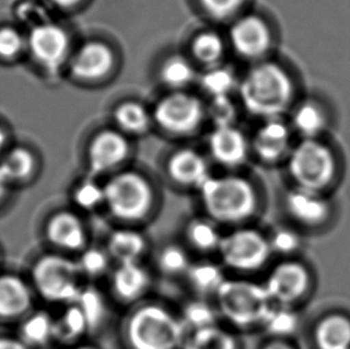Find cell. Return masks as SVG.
I'll use <instances>...</instances> for the list:
<instances>
[{"mask_svg":"<svg viewBox=\"0 0 350 349\" xmlns=\"http://www.w3.org/2000/svg\"><path fill=\"white\" fill-rule=\"evenodd\" d=\"M245 108L265 120L282 118L298 101V83L279 62H260L254 67L241 86Z\"/></svg>","mask_w":350,"mask_h":349,"instance_id":"obj_1","label":"cell"},{"mask_svg":"<svg viewBox=\"0 0 350 349\" xmlns=\"http://www.w3.org/2000/svg\"><path fill=\"white\" fill-rule=\"evenodd\" d=\"M199 190L206 212L215 222H244L257 208L255 189L247 179L239 176H211Z\"/></svg>","mask_w":350,"mask_h":349,"instance_id":"obj_2","label":"cell"},{"mask_svg":"<svg viewBox=\"0 0 350 349\" xmlns=\"http://www.w3.org/2000/svg\"><path fill=\"white\" fill-rule=\"evenodd\" d=\"M126 339L132 349H178L185 345V323L165 307L144 305L128 318Z\"/></svg>","mask_w":350,"mask_h":349,"instance_id":"obj_3","label":"cell"},{"mask_svg":"<svg viewBox=\"0 0 350 349\" xmlns=\"http://www.w3.org/2000/svg\"><path fill=\"white\" fill-rule=\"evenodd\" d=\"M288 170L299 188L321 193L336 176V153L324 138L300 139L289 153Z\"/></svg>","mask_w":350,"mask_h":349,"instance_id":"obj_4","label":"cell"},{"mask_svg":"<svg viewBox=\"0 0 350 349\" xmlns=\"http://www.w3.org/2000/svg\"><path fill=\"white\" fill-rule=\"evenodd\" d=\"M215 296L221 315L239 328L263 324L273 309L265 285L245 280H225Z\"/></svg>","mask_w":350,"mask_h":349,"instance_id":"obj_5","label":"cell"},{"mask_svg":"<svg viewBox=\"0 0 350 349\" xmlns=\"http://www.w3.org/2000/svg\"><path fill=\"white\" fill-rule=\"evenodd\" d=\"M105 205L110 213L124 222L140 220L150 212L153 190L142 174L123 171L105 183Z\"/></svg>","mask_w":350,"mask_h":349,"instance_id":"obj_6","label":"cell"},{"mask_svg":"<svg viewBox=\"0 0 350 349\" xmlns=\"http://www.w3.org/2000/svg\"><path fill=\"white\" fill-rule=\"evenodd\" d=\"M81 275L78 263L64 256H44L33 268L38 292L54 302H76L81 291Z\"/></svg>","mask_w":350,"mask_h":349,"instance_id":"obj_7","label":"cell"},{"mask_svg":"<svg viewBox=\"0 0 350 349\" xmlns=\"http://www.w3.org/2000/svg\"><path fill=\"white\" fill-rule=\"evenodd\" d=\"M224 263L239 272L262 268L271 254L269 240L252 229H239L224 236L219 246Z\"/></svg>","mask_w":350,"mask_h":349,"instance_id":"obj_8","label":"cell"},{"mask_svg":"<svg viewBox=\"0 0 350 349\" xmlns=\"http://www.w3.org/2000/svg\"><path fill=\"white\" fill-rule=\"evenodd\" d=\"M289 112V126L300 139L325 138L336 120L332 103L319 94L299 99Z\"/></svg>","mask_w":350,"mask_h":349,"instance_id":"obj_9","label":"cell"},{"mask_svg":"<svg viewBox=\"0 0 350 349\" xmlns=\"http://www.w3.org/2000/svg\"><path fill=\"white\" fill-rule=\"evenodd\" d=\"M157 123L174 134H188L199 127L204 118V108L199 99L190 94L176 92L157 104Z\"/></svg>","mask_w":350,"mask_h":349,"instance_id":"obj_10","label":"cell"},{"mask_svg":"<svg viewBox=\"0 0 350 349\" xmlns=\"http://www.w3.org/2000/svg\"><path fill=\"white\" fill-rule=\"evenodd\" d=\"M27 47L38 65L47 71H57L68 54L70 38L57 24L40 23L30 30Z\"/></svg>","mask_w":350,"mask_h":349,"instance_id":"obj_11","label":"cell"},{"mask_svg":"<svg viewBox=\"0 0 350 349\" xmlns=\"http://www.w3.org/2000/svg\"><path fill=\"white\" fill-rule=\"evenodd\" d=\"M308 285L310 275L304 266L297 262H284L273 269L265 287L273 302L289 305L303 297Z\"/></svg>","mask_w":350,"mask_h":349,"instance_id":"obj_12","label":"cell"},{"mask_svg":"<svg viewBox=\"0 0 350 349\" xmlns=\"http://www.w3.org/2000/svg\"><path fill=\"white\" fill-rule=\"evenodd\" d=\"M230 38L237 53L250 59L263 57L273 44L269 25L257 16H246L237 21L230 31Z\"/></svg>","mask_w":350,"mask_h":349,"instance_id":"obj_13","label":"cell"},{"mask_svg":"<svg viewBox=\"0 0 350 349\" xmlns=\"http://www.w3.org/2000/svg\"><path fill=\"white\" fill-rule=\"evenodd\" d=\"M128 151V142L122 134L115 131L98 133L88 151L91 174L98 176L113 170L127 158Z\"/></svg>","mask_w":350,"mask_h":349,"instance_id":"obj_14","label":"cell"},{"mask_svg":"<svg viewBox=\"0 0 350 349\" xmlns=\"http://www.w3.org/2000/svg\"><path fill=\"white\" fill-rule=\"evenodd\" d=\"M293 131L282 118L265 120L256 133L254 148L262 161L274 163L289 156L292 151Z\"/></svg>","mask_w":350,"mask_h":349,"instance_id":"obj_15","label":"cell"},{"mask_svg":"<svg viewBox=\"0 0 350 349\" xmlns=\"http://www.w3.org/2000/svg\"><path fill=\"white\" fill-rule=\"evenodd\" d=\"M114 66V54L105 43H86L72 59L73 76L85 81H98Z\"/></svg>","mask_w":350,"mask_h":349,"instance_id":"obj_16","label":"cell"},{"mask_svg":"<svg viewBox=\"0 0 350 349\" xmlns=\"http://www.w3.org/2000/svg\"><path fill=\"white\" fill-rule=\"evenodd\" d=\"M247 148L245 137L233 126L217 127L209 138V150L214 159L228 168L243 164Z\"/></svg>","mask_w":350,"mask_h":349,"instance_id":"obj_17","label":"cell"},{"mask_svg":"<svg viewBox=\"0 0 350 349\" xmlns=\"http://www.w3.org/2000/svg\"><path fill=\"white\" fill-rule=\"evenodd\" d=\"M167 172L176 183L198 189L211 177L206 159L190 148L180 150L171 156Z\"/></svg>","mask_w":350,"mask_h":349,"instance_id":"obj_18","label":"cell"},{"mask_svg":"<svg viewBox=\"0 0 350 349\" xmlns=\"http://www.w3.org/2000/svg\"><path fill=\"white\" fill-rule=\"evenodd\" d=\"M287 207L291 216L308 227H317L329 217V205L319 192L299 188L289 194Z\"/></svg>","mask_w":350,"mask_h":349,"instance_id":"obj_19","label":"cell"},{"mask_svg":"<svg viewBox=\"0 0 350 349\" xmlns=\"http://www.w3.org/2000/svg\"><path fill=\"white\" fill-rule=\"evenodd\" d=\"M47 236L54 246L65 250H81L86 244L84 225L71 212H60L53 216L48 222Z\"/></svg>","mask_w":350,"mask_h":349,"instance_id":"obj_20","label":"cell"},{"mask_svg":"<svg viewBox=\"0 0 350 349\" xmlns=\"http://www.w3.org/2000/svg\"><path fill=\"white\" fill-rule=\"evenodd\" d=\"M111 286L120 300L134 302L146 293L150 286V275L139 262L118 264L113 274Z\"/></svg>","mask_w":350,"mask_h":349,"instance_id":"obj_21","label":"cell"},{"mask_svg":"<svg viewBox=\"0 0 350 349\" xmlns=\"http://www.w3.org/2000/svg\"><path fill=\"white\" fill-rule=\"evenodd\" d=\"M145 250V237L135 230H118L111 233L108 241V254L118 261V264L137 262Z\"/></svg>","mask_w":350,"mask_h":349,"instance_id":"obj_22","label":"cell"},{"mask_svg":"<svg viewBox=\"0 0 350 349\" xmlns=\"http://www.w3.org/2000/svg\"><path fill=\"white\" fill-rule=\"evenodd\" d=\"M314 340L319 349H350V320L330 315L319 322Z\"/></svg>","mask_w":350,"mask_h":349,"instance_id":"obj_23","label":"cell"},{"mask_svg":"<svg viewBox=\"0 0 350 349\" xmlns=\"http://www.w3.org/2000/svg\"><path fill=\"white\" fill-rule=\"evenodd\" d=\"M29 305L30 292L21 279L16 276L0 278V316H17L25 311Z\"/></svg>","mask_w":350,"mask_h":349,"instance_id":"obj_24","label":"cell"},{"mask_svg":"<svg viewBox=\"0 0 350 349\" xmlns=\"http://www.w3.org/2000/svg\"><path fill=\"white\" fill-rule=\"evenodd\" d=\"M187 276L195 291L201 294H217L226 280L218 264L209 261L191 264Z\"/></svg>","mask_w":350,"mask_h":349,"instance_id":"obj_25","label":"cell"},{"mask_svg":"<svg viewBox=\"0 0 350 349\" xmlns=\"http://www.w3.org/2000/svg\"><path fill=\"white\" fill-rule=\"evenodd\" d=\"M183 349H237V341L231 333L218 326L193 331V335L185 341Z\"/></svg>","mask_w":350,"mask_h":349,"instance_id":"obj_26","label":"cell"},{"mask_svg":"<svg viewBox=\"0 0 350 349\" xmlns=\"http://www.w3.org/2000/svg\"><path fill=\"white\" fill-rule=\"evenodd\" d=\"M187 237L190 244L200 251L218 250L223 237L213 222L196 219L187 227Z\"/></svg>","mask_w":350,"mask_h":349,"instance_id":"obj_27","label":"cell"},{"mask_svg":"<svg viewBox=\"0 0 350 349\" xmlns=\"http://www.w3.org/2000/svg\"><path fill=\"white\" fill-rule=\"evenodd\" d=\"M73 304H76L83 312L89 331H95L102 324L107 313V307L105 298L98 289L92 287L81 288L76 302Z\"/></svg>","mask_w":350,"mask_h":349,"instance_id":"obj_28","label":"cell"},{"mask_svg":"<svg viewBox=\"0 0 350 349\" xmlns=\"http://www.w3.org/2000/svg\"><path fill=\"white\" fill-rule=\"evenodd\" d=\"M115 121L122 131L137 134L146 131L150 125V116L140 104L127 102L123 103L115 112Z\"/></svg>","mask_w":350,"mask_h":349,"instance_id":"obj_29","label":"cell"},{"mask_svg":"<svg viewBox=\"0 0 350 349\" xmlns=\"http://www.w3.org/2000/svg\"><path fill=\"white\" fill-rule=\"evenodd\" d=\"M89 331L85 317L76 304H71L62 315L60 321L55 322V337L64 342L76 341Z\"/></svg>","mask_w":350,"mask_h":349,"instance_id":"obj_30","label":"cell"},{"mask_svg":"<svg viewBox=\"0 0 350 349\" xmlns=\"http://www.w3.org/2000/svg\"><path fill=\"white\" fill-rule=\"evenodd\" d=\"M194 76V67L185 57H170L161 66V81L172 89L185 88L193 81Z\"/></svg>","mask_w":350,"mask_h":349,"instance_id":"obj_31","label":"cell"},{"mask_svg":"<svg viewBox=\"0 0 350 349\" xmlns=\"http://www.w3.org/2000/svg\"><path fill=\"white\" fill-rule=\"evenodd\" d=\"M24 340L33 346H42L55 336V322L44 312H38L24 323Z\"/></svg>","mask_w":350,"mask_h":349,"instance_id":"obj_32","label":"cell"},{"mask_svg":"<svg viewBox=\"0 0 350 349\" xmlns=\"http://www.w3.org/2000/svg\"><path fill=\"white\" fill-rule=\"evenodd\" d=\"M201 84L213 99L228 97V94L236 86V77L228 68L213 67L204 73Z\"/></svg>","mask_w":350,"mask_h":349,"instance_id":"obj_33","label":"cell"},{"mask_svg":"<svg viewBox=\"0 0 350 349\" xmlns=\"http://www.w3.org/2000/svg\"><path fill=\"white\" fill-rule=\"evenodd\" d=\"M193 53L199 62L206 65H214L223 57V40L213 31L200 34L193 42Z\"/></svg>","mask_w":350,"mask_h":349,"instance_id":"obj_34","label":"cell"},{"mask_svg":"<svg viewBox=\"0 0 350 349\" xmlns=\"http://www.w3.org/2000/svg\"><path fill=\"white\" fill-rule=\"evenodd\" d=\"M0 166L9 179H25L33 171V157L27 148L17 147L5 157Z\"/></svg>","mask_w":350,"mask_h":349,"instance_id":"obj_35","label":"cell"},{"mask_svg":"<svg viewBox=\"0 0 350 349\" xmlns=\"http://www.w3.org/2000/svg\"><path fill=\"white\" fill-rule=\"evenodd\" d=\"M73 200L81 209L92 211L105 203V187L97 183L94 177H89L77 185Z\"/></svg>","mask_w":350,"mask_h":349,"instance_id":"obj_36","label":"cell"},{"mask_svg":"<svg viewBox=\"0 0 350 349\" xmlns=\"http://www.w3.org/2000/svg\"><path fill=\"white\" fill-rule=\"evenodd\" d=\"M217 313L207 302L201 300L187 304L183 311V323L191 326L193 331L217 326Z\"/></svg>","mask_w":350,"mask_h":349,"instance_id":"obj_37","label":"cell"},{"mask_svg":"<svg viewBox=\"0 0 350 349\" xmlns=\"http://www.w3.org/2000/svg\"><path fill=\"white\" fill-rule=\"evenodd\" d=\"M158 266L163 273L180 275L187 274L191 263L189 256L180 246H167L159 253Z\"/></svg>","mask_w":350,"mask_h":349,"instance_id":"obj_38","label":"cell"},{"mask_svg":"<svg viewBox=\"0 0 350 349\" xmlns=\"http://www.w3.org/2000/svg\"><path fill=\"white\" fill-rule=\"evenodd\" d=\"M77 263L81 274L96 278L105 273L108 268L109 254L98 248H90L81 254V259Z\"/></svg>","mask_w":350,"mask_h":349,"instance_id":"obj_39","label":"cell"},{"mask_svg":"<svg viewBox=\"0 0 350 349\" xmlns=\"http://www.w3.org/2000/svg\"><path fill=\"white\" fill-rule=\"evenodd\" d=\"M27 47V40L17 29L11 27L0 28V59L12 60L18 57Z\"/></svg>","mask_w":350,"mask_h":349,"instance_id":"obj_40","label":"cell"},{"mask_svg":"<svg viewBox=\"0 0 350 349\" xmlns=\"http://www.w3.org/2000/svg\"><path fill=\"white\" fill-rule=\"evenodd\" d=\"M263 324L270 334L275 336H286L293 333L297 326V320L293 313H291L288 310L271 309Z\"/></svg>","mask_w":350,"mask_h":349,"instance_id":"obj_41","label":"cell"},{"mask_svg":"<svg viewBox=\"0 0 350 349\" xmlns=\"http://www.w3.org/2000/svg\"><path fill=\"white\" fill-rule=\"evenodd\" d=\"M209 114L217 125V127L232 126L233 121L236 118V108L228 97H218V99H213V102L209 108Z\"/></svg>","mask_w":350,"mask_h":349,"instance_id":"obj_42","label":"cell"},{"mask_svg":"<svg viewBox=\"0 0 350 349\" xmlns=\"http://www.w3.org/2000/svg\"><path fill=\"white\" fill-rule=\"evenodd\" d=\"M204 10L214 17L224 18L239 9L243 0H200Z\"/></svg>","mask_w":350,"mask_h":349,"instance_id":"obj_43","label":"cell"},{"mask_svg":"<svg viewBox=\"0 0 350 349\" xmlns=\"http://www.w3.org/2000/svg\"><path fill=\"white\" fill-rule=\"evenodd\" d=\"M271 251L276 250L279 253H291L298 246V238L293 232L282 231L276 232L274 237L269 241Z\"/></svg>","mask_w":350,"mask_h":349,"instance_id":"obj_44","label":"cell"},{"mask_svg":"<svg viewBox=\"0 0 350 349\" xmlns=\"http://www.w3.org/2000/svg\"><path fill=\"white\" fill-rule=\"evenodd\" d=\"M0 349H25L21 342L14 340H0Z\"/></svg>","mask_w":350,"mask_h":349,"instance_id":"obj_45","label":"cell"},{"mask_svg":"<svg viewBox=\"0 0 350 349\" xmlns=\"http://www.w3.org/2000/svg\"><path fill=\"white\" fill-rule=\"evenodd\" d=\"M263 349H294L292 346L288 345L287 342L281 340H275L265 345Z\"/></svg>","mask_w":350,"mask_h":349,"instance_id":"obj_46","label":"cell"},{"mask_svg":"<svg viewBox=\"0 0 350 349\" xmlns=\"http://www.w3.org/2000/svg\"><path fill=\"white\" fill-rule=\"evenodd\" d=\"M9 181L10 179H8V176L5 174L4 170H3L1 166H0V198H3L5 190H6V185H8Z\"/></svg>","mask_w":350,"mask_h":349,"instance_id":"obj_47","label":"cell"},{"mask_svg":"<svg viewBox=\"0 0 350 349\" xmlns=\"http://www.w3.org/2000/svg\"><path fill=\"white\" fill-rule=\"evenodd\" d=\"M51 1L60 8H71L73 5L78 4L81 0H51Z\"/></svg>","mask_w":350,"mask_h":349,"instance_id":"obj_48","label":"cell"},{"mask_svg":"<svg viewBox=\"0 0 350 349\" xmlns=\"http://www.w3.org/2000/svg\"><path fill=\"white\" fill-rule=\"evenodd\" d=\"M5 142H6V135H5V132L0 127V151H1V148L4 147Z\"/></svg>","mask_w":350,"mask_h":349,"instance_id":"obj_49","label":"cell"},{"mask_svg":"<svg viewBox=\"0 0 350 349\" xmlns=\"http://www.w3.org/2000/svg\"><path fill=\"white\" fill-rule=\"evenodd\" d=\"M76 349H97L95 347H92V346H79V347H77Z\"/></svg>","mask_w":350,"mask_h":349,"instance_id":"obj_50","label":"cell"}]
</instances>
